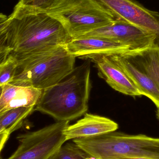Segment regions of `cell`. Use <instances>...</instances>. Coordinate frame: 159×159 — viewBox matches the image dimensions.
<instances>
[{
  "label": "cell",
  "instance_id": "1",
  "mask_svg": "<svg viewBox=\"0 0 159 159\" xmlns=\"http://www.w3.org/2000/svg\"><path fill=\"white\" fill-rule=\"evenodd\" d=\"M7 36L11 54L17 61L65 45L72 39L43 8L19 1L7 18Z\"/></svg>",
  "mask_w": 159,
  "mask_h": 159
},
{
  "label": "cell",
  "instance_id": "2",
  "mask_svg": "<svg viewBox=\"0 0 159 159\" xmlns=\"http://www.w3.org/2000/svg\"><path fill=\"white\" fill-rule=\"evenodd\" d=\"M89 60L57 84L43 90L34 110L51 116L58 121H70L86 113L91 90Z\"/></svg>",
  "mask_w": 159,
  "mask_h": 159
},
{
  "label": "cell",
  "instance_id": "3",
  "mask_svg": "<svg viewBox=\"0 0 159 159\" xmlns=\"http://www.w3.org/2000/svg\"><path fill=\"white\" fill-rule=\"evenodd\" d=\"M37 5L58 20L72 39L117 20L95 0H46Z\"/></svg>",
  "mask_w": 159,
  "mask_h": 159
},
{
  "label": "cell",
  "instance_id": "4",
  "mask_svg": "<svg viewBox=\"0 0 159 159\" xmlns=\"http://www.w3.org/2000/svg\"><path fill=\"white\" fill-rule=\"evenodd\" d=\"M75 57L65 45L19 61L12 83L44 90L61 81L74 69Z\"/></svg>",
  "mask_w": 159,
  "mask_h": 159
},
{
  "label": "cell",
  "instance_id": "5",
  "mask_svg": "<svg viewBox=\"0 0 159 159\" xmlns=\"http://www.w3.org/2000/svg\"><path fill=\"white\" fill-rule=\"evenodd\" d=\"M131 80L142 95L151 100L159 109V48L109 55Z\"/></svg>",
  "mask_w": 159,
  "mask_h": 159
},
{
  "label": "cell",
  "instance_id": "6",
  "mask_svg": "<svg viewBox=\"0 0 159 159\" xmlns=\"http://www.w3.org/2000/svg\"><path fill=\"white\" fill-rule=\"evenodd\" d=\"M69 121H58L35 131L19 135V146L6 159H53L66 142L64 134Z\"/></svg>",
  "mask_w": 159,
  "mask_h": 159
},
{
  "label": "cell",
  "instance_id": "7",
  "mask_svg": "<svg viewBox=\"0 0 159 159\" xmlns=\"http://www.w3.org/2000/svg\"><path fill=\"white\" fill-rule=\"evenodd\" d=\"M111 12L117 20L126 21L153 34L159 48V13L135 0H95Z\"/></svg>",
  "mask_w": 159,
  "mask_h": 159
},
{
  "label": "cell",
  "instance_id": "8",
  "mask_svg": "<svg viewBox=\"0 0 159 159\" xmlns=\"http://www.w3.org/2000/svg\"><path fill=\"white\" fill-rule=\"evenodd\" d=\"M88 36L106 38L128 47L130 50H138L154 45L156 39L152 34L120 20H116L110 25L78 37Z\"/></svg>",
  "mask_w": 159,
  "mask_h": 159
},
{
  "label": "cell",
  "instance_id": "9",
  "mask_svg": "<svg viewBox=\"0 0 159 159\" xmlns=\"http://www.w3.org/2000/svg\"><path fill=\"white\" fill-rule=\"evenodd\" d=\"M83 59L93 61L98 69L100 76L116 91L130 96L142 95L131 80L109 55H92Z\"/></svg>",
  "mask_w": 159,
  "mask_h": 159
},
{
  "label": "cell",
  "instance_id": "10",
  "mask_svg": "<svg viewBox=\"0 0 159 159\" xmlns=\"http://www.w3.org/2000/svg\"><path fill=\"white\" fill-rule=\"evenodd\" d=\"M65 47L71 55L82 59L92 55L123 54L130 50L128 47L106 38L96 36L71 39L65 45Z\"/></svg>",
  "mask_w": 159,
  "mask_h": 159
},
{
  "label": "cell",
  "instance_id": "11",
  "mask_svg": "<svg viewBox=\"0 0 159 159\" xmlns=\"http://www.w3.org/2000/svg\"><path fill=\"white\" fill-rule=\"evenodd\" d=\"M116 122L110 119L86 113L84 117L64 131L66 141L90 138L116 131L118 129Z\"/></svg>",
  "mask_w": 159,
  "mask_h": 159
},
{
  "label": "cell",
  "instance_id": "12",
  "mask_svg": "<svg viewBox=\"0 0 159 159\" xmlns=\"http://www.w3.org/2000/svg\"><path fill=\"white\" fill-rule=\"evenodd\" d=\"M43 90L14 83L0 87V114L20 107H35Z\"/></svg>",
  "mask_w": 159,
  "mask_h": 159
},
{
  "label": "cell",
  "instance_id": "13",
  "mask_svg": "<svg viewBox=\"0 0 159 159\" xmlns=\"http://www.w3.org/2000/svg\"><path fill=\"white\" fill-rule=\"evenodd\" d=\"M34 107H20L0 114V133H12L22 126L24 120L34 111Z\"/></svg>",
  "mask_w": 159,
  "mask_h": 159
},
{
  "label": "cell",
  "instance_id": "14",
  "mask_svg": "<svg viewBox=\"0 0 159 159\" xmlns=\"http://www.w3.org/2000/svg\"><path fill=\"white\" fill-rule=\"evenodd\" d=\"M53 159H95L89 156L73 142L64 143Z\"/></svg>",
  "mask_w": 159,
  "mask_h": 159
},
{
  "label": "cell",
  "instance_id": "15",
  "mask_svg": "<svg viewBox=\"0 0 159 159\" xmlns=\"http://www.w3.org/2000/svg\"><path fill=\"white\" fill-rule=\"evenodd\" d=\"M17 68V60L12 54L0 63V87L13 81Z\"/></svg>",
  "mask_w": 159,
  "mask_h": 159
},
{
  "label": "cell",
  "instance_id": "16",
  "mask_svg": "<svg viewBox=\"0 0 159 159\" xmlns=\"http://www.w3.org/2000/svg\"><path fill=\"white\" fill-rule=\"evenodd\" d=\"M12 50L7 44V20L0 24V63L11 54Z\"/></svg>",
  "mask_w": 159,
  "mask_h": 159
},
{
  "label": "cell",
  "instance_id": "17",
  "mask_svg": "<svg viewBox=\"0 0 159 159\" xmlns=\"http://www.w3.org/2000/svg\"><path fill=\"white\" fill-rule=\"evenodd\" d=\"M11 133L10 131H5L0 133V153Z\"/></svg>",
  "mask_w": 159,
  "mask_h": 159
},
{
  "label": "cell",
  "instance_id": "18",
  "mask_svg": "<svg viewBox=\"0 0 159 159\" xmlns=\"http://www.w3.org/2000/svg\"><path fill=\"white\" fill-rule=\"evenodd\" d=\"M8 16L3 13H0V24L6 21Z\"/></svg>",
  "mask_w": 159,
  "mask_h": 159
},
{
  "label": "cell",
  "instance_id": "19",
  "mask_svg": "<svg viewBox=\"0 0 159 159\" xmlns=\"http://www.w3.org/2000/svg\"><path fill=\"white\" fill-rule=\"evenodd\" d=\"M118 159H151L148 158H139V157H127L123 158Z\"/></svg>",
  "mask_w": 159,
  "mask_h": 159
},
{
  "label": "cell",
  "instance_id": "20",
  "mask_svg": "<svg viewBox=\"0 0 159 159\" xmlns=\"http://www.w3.org/2000/svg\"><path fill=\"white\" fill-rule=\"evenodd\" d=\"M157 118L159 120V109H158L157 113Z\"/></svg>",
  "mask_w": 159,
  "mask_h": 159
},
{
  "label": "cell",
  "instance_id": "21",
  "mask_svg": "<svg viewBox=\"0 0 159 159\" xmlns=\"http://www.w3.org/2000/svg\"><path fill=\"white\" fill-rule=\"evenodd\" d=\"M36 1L37 3H41L43 2V1H46V0H36Z\"/></svg>",
  "mask_w": 159,
  "mask_h": 159
}]
</instances>
